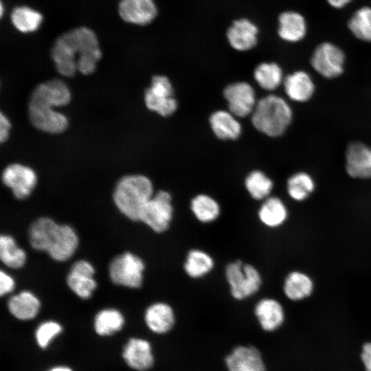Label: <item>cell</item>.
Returning a JSON list of instances; mask_svg holds the SVG:
<instances>
[{
	"label": "cell",
	"mask_w": 371,
	"mask_h": 371,
	"mask_svg": "<svg viewBox=\"0 0 371 371\" xmlns=\"http://www.w3.org/2000/svg\"><path fill=\"white\" fill-rule=\"evenodd\" d=\"M51 56L59 74L72 77L76 71L93 74L102 52L94 32L82 26L60 35L52 47Z\"/></svg>",
	"instance_id": "cell-1"
},
{
	"label": "cell",
	"mask_w": 371,
	"mask_h": 371,
	"mask_svg": "<svg viewBox=\"0 0 371 371\" xmlns=\"http://www.w3.org/2000/svg\"><path fill=\"white\" fill-rule=\"evenodd\" d=\"M153 194V183L148 177L130 175L119 180L113 197L122 214L132 221H139L141 210Z\"/></svg>",
	"instance_id": "cell-2"
},
{
	"label": "cell",
	"mask_w": 371,
	"mask_h": 371,
	"mask_svg": "<svg viewBox=\"0 0 371 371\" xmlns=\"http://www.w3.org/2000/svg\"><path fill=\"white\" fill-rule=\"evenodd\" d=\"M292 117V110L282 98L269 95L257 102L251 113V122L260 132L278 137L285 132Z\"/></svg>",
	"instance_id": "cell-3"
},
{
	"label": "cell",
	"mask_w": 371,
	"mask_h": 371,
	"mask_svg": "<svg viewBox=\"0 0 371 371\" xmlns=\"http://www.w3.org/2000/svg\"><path fill=\"white\" fill-rule=\"evenodd\" d=\"M225 278L232 297L243 300L256 294L262 284V277L253 265L240 260L229 263L225 267Z\"/></svg>",
	"instance_id": "cell-4"
},
{
	"label": "cell",
	"mask_w": 371,
	"mask_h": 371,
	"mask_svg": "<svg viewBox=\"0 0 371 371\" xmlns=\"http://www.w3.org/2000/svg\"><path fill=\"white\" fill-rule=\"evenodd\" d=\"M173 212L171 194L166 190H159L144 205L139 213V221L143 222L153 231L162 233L168 229Z\"/></svg>",
	"instance_id": "cell-5"
},
{
	"label": "cell",
	"mask_w": 371,
	"mask_h": 371,
	"mask_svg": "<svg viewBox=\"0 0 371 371\" xmlns=\"http://www.w3.org/2000/svg\"><path fill=\"white\" fill-rule=\"evenodd\" d=\"M144 269L145 264L139 256L125 252L111 262L109 272L115 284L137 289L142 285Z\"/></svg>",
	"instance_id": "cell-6"
},
{
	"label": "cell",
	"mask_w": 371,
	"mask_h": 371,
	"mask_svg": "<svg viewBox=\"0 0 371 371\" xmlns=\"http://www.w3.org/2000/svg\"><path fill=\"white\" fill-rule=\"evenodd\" d=\"M144 101L149 110L163 117L172 115L177 108L172 84L162 75L153 76L150 86L145 91Z\"/></svg>",
	"instance_id": "cell-7"
},
{
	"label": "cell",
	"mask_w": 371,
	"mask_h": 371,
	"mask_svg": "<svg viewBox=\"0 0 371 371\" xmlns=\"http://www.w3.org/2000/svg\"><path fill=\"white\" fill-rule=\"evenodd\" d=\"M345 55L335 44L324 42L315 49L311 58L313 68L326 78L340 76L344 71Z\"/></svg>",
	"instance_id": "cell-8"
},
{
	"label": "cell",
	"mask_w": 371,
	"mask_h": 371,
	"mask_svg": "<svg viewBox=\"0 0 371 371\" xmlns=\"http://www.w3.org/2000/svg\"><path fill=\"white\" fill-rule=\"evenodd\" d=\"M28 116L35 128L52 134L65 131L69 124L67 117L54 107L31 100L28 104Z\"/></svg>",
	"instance_id": "cell-9"
},
{
	"label": "cell",
	"mask_w": 371,
	"mask_h": 371,
	"mask_svg": "<svg viewBox=\"0 0 371 371\" xmlns=\"http://www.w3.org/2000/svg\"><path fill=\"white\" fill-rule=\"evenodd\" d=\"M3 184L12 190L18 199L28 197L37 183L34 170L27 166L14 163L6 166L1 175Z\"/></svg>",
	"instance_id": "cell-10"
},
{
	"label": "cell",
	"mask_w": 371,
	"mask_h": 371,
	"mask_svg": "<svg viewBox=\"0 0 371 371\" xmlns=\"http://www.w3.org/2000/svg\"><path fill=\"white\" fill-rule=\"evenodd\" d=\"M227 371H267L260 350L253 345H237L224 359Z\"/></svg>",
	"instance_id": "cell-11"
},
{
	"label": "cell",
	"mask_w": 371,
	"mask_h": 371,
	"mask_svg": "<svg viewBox=\"0 0 371 371\" xmlns=\"http://www.w3.org/2000/svg\"><path fill=\"white\" fill-rule=\"evenodd\" d=\"M223 95L229 111L236 117H244L252 113L256 105V93L247 82H238L227 86Z\"/></svg>",
	"instance_id": "cell-12"
},
{
	"label": "cell",
	"mask_w": 371,
	"mask_h": 371,
	"mask_svg": "<svg viewBox=\"0 0 371 371\" xmlns=\"http://www.w3.org/2000/svg\"><path fill=\"white\" fill-rule=\"evenodd\" d=\"M94 273V267L89 262L78 260L72 265L67 277V285L78 297L88 299L97 286Z\"/></svg>",
	"instance_id": "cell-13"
},
{
	"label": "cell",
	"mask_w": 371,
	"mask_h": 371,
	"mask_svg": "<svg viewBox=\"0 0 371 371\" xmlns=\"http://www.w3.org/2000/svg\"><path fill=\"white\" fill-rule=\"evenodd\" d=\"M346 170L354 179H371V148L361 142L351 143L346 153Z\"/></svg>",
	"instance_id": "cell-14"
},
{
	"label": "cell",
	"mask_w": 371,
	"mask_h": 371,
	"mask_svg": "<svg viewBox=\"0 0 371 371\" xmlns=\"http://www.w3.org/2000/svg\"><path fill=\"white\" fill-rule=\"evenodd\" d=\"M118 13L127 23L145 25L155 19L157 9L153 0H120Z\"/></svg>",
	"instance_id": "cell-15"
},
{
	"label": "cell",
	"mask_w": 371,
	"mask_h": 371,
	"mask_svg": "<svg viewBox=\"0 0 371 371\" xmlns=\"http://www.w3.org/2000/svg\"><path fill=\"white\" fill-rule=\"evenodd\" d=\"M144 322L153 333L165 335L170 333L176 324L174 308L164 302H157L147 307L144 313Z\"/></svg>",
	"instance_id": "cell-16"
},
{
	"label": "cell",
	"mask_w": 371,
	"mask_h": 371,
	"mask_svg": "<svg viewBox=\"0 0 371 371\" xmlns=\"http://www.w3.org/2000/svg\"><path fill=\"white\" fill-rule=\"evenodd\" d=\"M254 313L261 329L268 333L280 328L285 319L282 304L271 297L260 299L255 304Z\"/></svg>",
	"instance_id": "cell-17"
},
{
	"label": "cell",
	"mask_w": 371,
	"mask_h": 371,
	"mask_svg": "<svg viewBox=\"0 0 371 371\" xmlns=\"http://www.w3.org/2000/svg\"><path fill=\"white\" fill-rule=\"evenodd\" d=\"M71 92L62 80L54 79L37 85L31 95V100L52 107L64 106L71 100Z\"/></svg>",
	"instance_id": "cell-18"
},
{
	"label": "cell",
	"mask_w": 371,
	"mask_h": 371,
	"mask_svg": "<svg viewBox=\"0 0 371 371\" xmlns=\"http://www.w3.org/2000/svg\"><path fill=\"white\" fill-rule=\"evenodd\" d=\"M123 358L128 366L138 371L150 369L155 361L150 343L142 338H131L125 346Z\"/></svg>",
	"instance_id": "cell-19"
},
{
	"label": "cell",
	"mask_w": 371,
	"mask_h": 371,
	"mask_svg": "<svg viewBox=\"0 0 371 371\" xmlns=\"http://www.w3.org/2000/svg\"><path fill=\"white\" fill-rule=\"evenodd\" d=\"M258 27L247 19L232 22L227 30V38L231 47L238 51H247L257 43Z\"/></svg>",
	"instance_id": "cell-20"
},
{
	"label": "cell",
	"mask_w": 371,
	"mask_h": 371,
	"mask_svg": "<svg viewBox=\"0 0 371 371\" xmlns=\"http://www.w3.org/2000/svg\"><path fill=\"white\" fill-rule=\"evenodd\" d=\"M78 245L75 230L68 225H59L47 253L54 260L63 262L73 256Z\"/></svg>",
	"instance_id": "cell-21"
},
{
	"label": "cell",
	"mask_w": 371,
	"mask_h": 371,
	"mask_svg": "<svg viewBox=\"0 0 371 371\" xmlns=\"http://www.w3.org/2000/svg\"><path fill=\"white\" fill-rule=\"evenodd\" d=\"M284 295L291 301H300L310 297L315 289V282L307 273L294 270L290 271L283 282Z\"/></svg>",
	"instance_id": "cell-22"
},
{
	"label": "cell",
	"mask_w": 371,
	"mask_h": 371,
	"mask_svg": "<svg viewBox=\"0 0 371 371\" xmlns=\"http://www.w3.org/2000/svg\"><path fill=\"white\" fill-rule=\"evenodd\" d=\"M307 32L305 18L300 13L293 11H284L278 16L279 36L284 41L295 43L302 40Z\"/></svg>",
	"instance_id": "cell-23"
},
{
	"label": "cell",
	"mask_w": 371,
	"mask_h": 371,
	"mask_svg": "<svg viewBox=\"0 0 371 371\" xmlns=\"http://www.w3.org/2000/svg\"><path fill=\"white\" fill-rule=\"evenodd\" d=\"M259 221L269 228H278L283 225L289 218V210L280 198L270 196L263 200L258 211Z\"/></svg>",
	"instance_id": "cell-24"
},
{
	"label": "cell",
	"mask_w": 371,
	"mask_h": 371,
	"mask_svg": "<svg viewBox=\"0 0 371 371\" xmlns=\"http://www.w3.org/2000/svg\"><path fill=\"white\" fill-rule=\"evenodd\" d=\"M283 85L287 96L295 102H304L308 100L315 91L312 78L304 71H297L288 75Z\"/></svg>",
	"instance_id": "cell-25"
},
{
	"label": "cell",
	"mask_w": 371,
	"mask_h": 371,
	"mask_svg": "<svg viewBox=\"0 0 371 371\" xmlns=\"http://www.w3.org/2000/svg\"><path fill=\"white\" fill-rule=\"evenodd\" d=\"M59 225L48 217L34 221L29 229L31 246L38 251H47Z\"/></svg>",
	"instance_id": "cell-26"
},
{
	"label": "cell",
	"mask_w": 371,
	"mask_h": 371,
	"mask_svg": "<svg viewBox=\"0 0 371 371\" xmlns=\"http://www.w3.org/2000/svg\"><path fill=\"white\" fill-rule=\"evenodd\" d=\"M211 128L215 135L221 139H236L242 131L240 122L229 111L219 110L210 117Z\"/></svg>",
	"instance_id": "cell-27"
},
{
	"label": "cell",
	"mask_w": 371,
	"mask_h": 371,
	"mask_svg": "<svg viewBox=\"0 0 371 371\" xmlns=\"http://www.w3.org/2000/svg\"><path fill=\"white\" fill-rule=\"evenodd\" d=\"M8 307L10 313L16 318L29 320L38 314L41 303L34 293L23 291L10 298Z\"/></svg>",
	"instance_id": "cell-28"
},
{
	"label": "cell",
	"mask_w": 371,
	"mask_h": 371,
	"mask_svg": "<svg viewBox=\"0 0 371 371\" xmlns=\"http://www.w3.org/2000/svg\"><path fill=\"white\" fill-rule=\"evenodd\" d=\"M315 182L312 176L306 172L293 174L286 181V192L295 202L306 201L315 190Z\"/></svg>",
	"instance_id": "cell-29"
},
{
	"label": "cell",
	"mask_w": 371,
	"mask_h": 371,
	"mask_svg": "<svg viewBox=\"0 0 371 371\" xmlns=\"http://www.w3.org/2000/svg\"><path fill=\"white\" fill-rule=\"evenodd\" d=\"M214 266V259L208 253L199 249H192L188 252L183 269L189 277L200 278L208 274Z\"/></svg>",
	"instance_id": "cell-30"
},
{
	"label": "cell",
	"mask_w": 371,
	"mask_h": 371,
	"mask_svg": "<svg viewBox=\"0 0 371 371\" xmlns=\"http://www.w3.org/2000/svg\"><path fill=\"white\" fill-rule=\"evenodd\" d=\"M190 210L200 222L210 223L216 221L221 214V207L216 199L208 194H199L190 201Z\"/></svg>",
	"instance_id": "cell-31"
},
{
	"label": "cell",
	"mask_w": 371,
	"mask_h": 371,
	"mask_svg": "<svg viewBox=\"0 0 371 371\" xmlns=\"http://www.w3.org/2000/svg\"><path fill=\"white\" fill-rule=\"evenodd\" d=\"M0 258L7 267L19 269L25 265L27 256L11 236L3 234L0 238Z\"/></svg>",
	"instance_id": "cell-32"
},
{
	"label": "cell",
	"mask_w": 371,
	"mask_h": 371,
	"mask_svg": "<svg viewBox=\"0 0 371 371\" xmlns=\"http://www.w3.org/2000/svg\"><path fill=\"white\" fill-rule=\"evenodd\" d=\"M256 82L262 89L272 91L277 89L284 81L281 67L275 63H262L254 72Z\"/></svg>",
	"instance_id": "cell-33"
},
{
	"label": "cell",
	"mask_w": 371,
	"mask_h": 371,
	"mask_svg": "<svg viewBox=\"0 0 371 371\" xmlns=\"http://www.w3.org/2000/svg\"><path fill=\"white\" fill-rule=\"evenodd\" d=\"M245 186L252 199L263 201L271 196L273 188V182L263 172L254 170L245 178Z\"/></svg>",
	"instance_id": "cell-34"
},
{
	"label": "cell",
	"mask_w": 371,
	"mask_h": 371,
	"mask_svg": "<svg viewBox=\"0 0 371 371\" xmlns=\"http://www.w3.org/2000/svg\"><path fill=\"white\" fill-rule=\"evenodd\" d=\"M124 323V317L119 311L106 308L95 315L94 328L99 335L107 336L120 330Z\"/></svg>",
	"instance_id": "cell-35"
},
{
	"label": "cell",
	"mask_w": 371,
	"mask_h": 371,
	"mask_svg": "<svg viewBox=\"0 0 371 371\" xmlns=\"http://www.w3.org/2000/svg\"><path fill=\"white\" fill-rule=\"evenodd\" d=\"M43 21L41 14L27 6H18L11 13V21L23 33L36 31Z\"/></svg>",
	"instance_id": "cell-36"
},
{
	"label": "cell",
	"mask_w": 371,
	"mask_h": 371,
	"mask_svg": "<svg viewBox=\"0 0 371 371\" xmlns=\"http://www.w3.org/2000/svg\"><path fill=\"white\" fill-rule=\"evenodd\" d=\"M348 27L358 39L371 42V8L363 6L357 10L348 20Z\"/></svg>",
	"instance_id": "cell-37"
},
{
	"label": "cell",
	"mask_w": 371,
	"mask_h": 371,
	"mask_svg": "<svg viewBox=\"0 0 371 371\" xmlns=\"http://www.w3.org/2000/svg\"><path fill=\"white\" fill-rule=\"evenodd\" d=\"M62 331V326L54 321H48L42 323L38 326L35 337L38 345L45 348L50 341Z\"/></svg>",
	"instance_id": "cell-38"
},
{
	"label": "cell",
	"mask_w": 371,
	"mask_h": 371,
	"mask_svg": "<svg viewBox=\"0 0 371 371\" xmlns=\"http://www.w3.org/2000/svg\"><path fill=\"white\" fill-rule=\"evenodd\" d=\"M15 282L12 276L3 271H0V295H6L13 291Z\"/></svg>",
	"instance_id": "cell-39"
},
{
	"label": "cell",
	"mask_w": 371,
	"mask_h": 371,
	"mask_svg": "<svg viewBox=\"0 0 371 371\" xmlns=\"http://www.w3.org/2000/svg\"><path fill=\"white\" fill-rule=\"evenodd\" d=\"M11 124L8 118L1 112L0 113V141L5 142L9 136Z\"/></svg>",
	"instance_id": "cell-40"
},
{
	"label": "cell",
	"mask_w": 371,
	"mask_h": 371,
	"mask_svg": "<svg viewBox=\"0 0 371 371\" xmlns=\"http://www.w3.org/2000/svg\"><path fill=\"white\" fill-rule=\"evenodd\" d=\"M361 356L366 370L371 371V342L363 345Z\"/></svg>",
	"instance_id": "cell-41"
},
{
	"label": "cell",
	"mask_w": 371,
	"mask_h": 371,
	"mask_svg": "<svg viewBox=\"0 0 371 371\" xmlns=\"http://www.w3.org/2000/svg\"><path fill=\"white\" fill-rule=\"evenodd\" d=\"M333 8L340 9L350 3L352 0H326Z\"/></svg>",
	"instance_id": "cell-42"
},
{
	"label": "cell",
	"mask_w": 371,
	"mask_h": 371,
	"mask_svg": "<svg viewBox=\"0 0 371 371\" xmlns=\"http://www.w3.org/2000/svg\"><path fill=\"white\" fill-rule=\"evenodd\" d=\"M48 371H72V370L71 369L66 366H57V367H54L50 369Z\"/></svg>",
	"instance_id": "cell-43"
},
{
	"label": "cell",
	"mask_w": 371,
	"mask_h": 371,
	"mask_svg": "<svg viewBox=\"0 0 371 371\" xmlns=\"http://www.w3.org/2000/svg\"><path fill=\"white\" fill-rule=\"evenodd\" d=\"M3 14V5H2V3H1V15Z\"/></svg>",
	"instance_id": "cell-44"
}]
</instances>
